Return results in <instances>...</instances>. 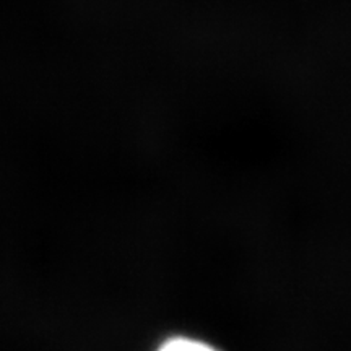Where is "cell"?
I'll return each mask as SVG.
<instances>
[{
  "label": "cell",
  "mask_w": 351,
  "mask_h": 351,
  "mask_svg": "<svg viewBox=\"0 0 351 351\" xmlns=\"http://www.w3.org/2000/svg\"><path fill=\"white\" fill-rule=\"evenodd\" d=\"M156 351H218L207 341L197 339H189V337H176V339L166 340L165 343L158 346Z\"/></svg>",
  "instance_id": "6da1fadb"
}]
</instances>
